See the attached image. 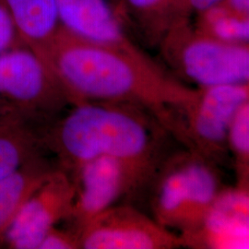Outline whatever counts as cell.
I'll use <instances>...</instances> for the list:
<instances>
[{"instance_id": "obj_4", "label": "cell", "mask_w": 249, "mask_h": 249, "mask_svg": "<svg viewBox=\"0 0 249 249\" xmlns=\"http://www.w3.org/2000/svg\"><path fill=\"white\" fill-rule=\"evenodd\" d=\"M159 46L178 78L197 87L249 83V45L220 41L197 30L190 19L170 27Z\"/></svg>"}, {"instance_id": "obj_1", "label": "cell", "mask_w": 249, "mask_h": 249, "mask_svg": "<svg viewBox=\"0 0 249 249\" xmlns=\"http://www.w3.org/2000/svg\"><path fill=\"white\" fill-rule=\"evenodd\" d=\"M61 84L71 106L110 102L142 107L177 139L181 110L196 96L149 55L98 45L62 27L38 54Z\"/></svg>"}, {"instance_id": "obj_22", "label": "cell", "mask_w": 249, "mask_h": 249, "mask_svg": "<svg viewBox=\"0 0 249 249\" xmlns=\"http://www.w3.org/2000/svg\"><path fill=\"white\" fill-rule=\"evenodd\" d=\"M13 110H16V109L10 107L9 105L4 103V102H0V116H4L5 114L11 112Z\"/></svg>"}, {"instance_id": "obj_3", "label": "cell", "mask_w": 249, "mask_h": 249, "mask_svg": "<svg viewBox=\"0 0 249 249\" xmlns=\"http://www.w3.org/2000/svg\"><path fill=\"white\" fill-rule=\"evenodd\" d=\"M186 150L169 153L149 184L152 218L179 234L196 229L224 188L216 164Z\"/></svg>"}, {"instance_id": "obj_13", "label": "cell", "mask_w": 249, "mask_h": 249, "mask_svg": "<svg viewBox=\"0 0 249 249\" xmlns=\"http://www.w3.org/2000/svg\"><path fill=\"white\" fill-rule=\"evenodd\" d=\"M23 43L37 54L60 30L55 0H5Z\"/></svg>"}, {"instance_id": "obj_12", "label": "cell", "mask_w": 249, "mask_h": 249, "mask_svg": "<svg viewBox=\"0 0 249 249\" xmlns=\"http://www.w3.org/2000/svg\"><path fill=\"white\" fill-rule=\"evenodd\" d=\"M55 169L40 154L0 178V247L27 199Z\"/></svg>"}, {"instance_id": "obj_14", "label": "cell", "mask_w": 249, "mask_h": 249, "mask_svg": "<svg viewBox=\"0 0 249 249\" xmlns=\"http://www.w3.org/2000/svg\"><path fill=\"white\" fill-rule=\"evenodd\" d=\"M31 121L17 110L0 116V178L41 154L45 146Z\"/></svg>"}, {"instance_id": "obj_10", "label": "cell", "mask_w": 249, "mask_h": 249, "mask_svg": "<svg viewBox=\"0 0 249 249\" xmlns=\"http://www.w3.org/2000/svg\"><path fill=\"white\" fill-rule=\"evenodd\" d=\"M180 236L190 249H249V187H224L196 229Z\"/></svg>"}, {"instance_id": "obj_6", "label": "cell", "mask_w": 249, "mask_h": 249, "mask_svg": "<svg viewBox=\"0 0 249 249\" xmlns=\"http://www.w3.org/2000/svg\"><path fill=\"white\" fill-rule=\"evenodd\" d=\"M0 102L32 120L51 119L71 105L53 72L26 45L0 53Z\"/></svg>"}, {"instance_id": "obj_5", "label": "cell", "mask_w": 249, "mask_h": 249, "mask_svg": "<svg viewBox=\"0 0 249 249\" xmlns=\"http://www.w3.org/2000/svg\"><path fill=\"white\" fill-rule=\"evenodd\" d=\"M249 101V83L197 87L180 112L178 142L215 164L223 161L231 120Z\"/></svg>"}, {"instance_id": "obj_7", "label": "cell", "mask_w": 249, "mask_h": 249, "mask_svg": "<svg viewBox=\"0 0 249 249\" xmlns=\"http://www.w3.org/2000/svg\"><path fill=\"white\" fill-rule=\"evenodd\" d=\"M83 249H175L185 248L180 234L129 205L112 206L80 231Z\"/></svg>"}, {"instance_id": "obj_20", "label": "cell", "mask_w": 249, "mask_h": 249, "mask_svg": "<svg viewBox=\"0 0 249 249\" xmlns=\"http://www.w3.org/2000/svg\"><path fill=\"white\" fill-rule=\"evenodd\" d=\"M223 1V0H177L173 24L181 19H190L191 16H196L205 10L221 4Z\"/></svg>"}, {"instance_id": "obj_15", "label": "cell", "mask_w": 249, "mask_h": 249, "mask_svg": "<svg viewBox=\"0 0 249 249\" xmlns=\"http://www.w3.org/2000/svg\"><path fill=\"white\" fill-rule=\"evenodd\" d=\"M148 42L160 43L174 22L177 0H120Z\"/></svg>"}, {"instance_id": "obj_21", "label": "cell", "mask_w": 249, "mask_h": 249, "mask_svg": "<svg viewBox=\"0 0 249 249\" xmlns=\"http://www.w3.org/2000/svg\"><path fill=\"white\" fill-rule=\"evenodd\" d=\"M221 4L233 13L249 18V0H223Z\"/></svg>"}, {"instance_id": "obj_19", "label": "cell", "mask_w": 249, "mask_h": 249, "mask_svg": "<svg viewBox=\"0 0 249 249\" xmlns=\"http://www.w3.org/2000/svg\"><path fill=\"white\" fill-rule=\"evenodd\" d=\"M80 234L74 230L60 229L56 225L46 232L38 249H79Z\"/></svg>"}, {"instance_id": "obj_18", "label": "cell", "mask_w": 249, "mask_h": 249, "mask_svg": "<svg viewBox=\"0 0 249 249\" xmlns=\"http://www.w3.org/2000/svg\"><path fill=\"white\" fill-rule=\"evenodd\" d=\"M23 45L5 0H0V53Z\"/></svg>"}, {"instance_id": "obj_2", "label": "cell", "mask_w": 249, "mask_h": 249, "mask_svg": "<svg viewBox=\"0 0 249 249\" xmlns=\"http://www.w3.org/2000/svg\"><path fill=\"white\" fill-rule=\"evenodd\" d=\"M72 107L42 136L44 146L59 160L58 168L71 175L83 163L107 156L124 165L134 195L148 187L169 154L165 144L171 134L156 117L142 107L122 103Z\"/></svg>"}, {"instance_id": "obj_16", "label": "cell", "mask_w": 249, "mask_h": 249, "mask_svg": "<svg viewBox=\"0 0 249 249\" xmlns=\"http://www.w3.org/2000/svg\"><path fill=\"white\" fill-rule=\"evenodd\" d=\"M197 30L220 41L249 45V18L237 15L219 4L196 15Z\"/></svg>"}, {"instance_id": "obj_8", "label": "cell", "mask_w": 249, "mask_h": 249, "mask_svg": "<svg viewBox=\"0 0 249 249\" xmlns=\"http://www.w3.org/2000/svg\"><path fill=\"white\" fill-rule=\"evenodd\" d=\"M75 197L71 176L56 168L27 199L7 231L4 246L38 249L46 232L70 218Z\"/></svg>"}, {"instance_id": "obj_11", "label": "cell", "mask_w": 249, "mask_h": 249, "mask_svg": "<svg viewBox=\"0 0 249 249\" xmlns=\"http://www.w3.org/2000/svg\"><path fill=\"white\" fill-rule=\"evenodd\" d=\"M60 25L84 40L148 55L127 36L119 16L107 0H55Z\"/></svg>"}, {"instance_id": "obj_9", "label": "cell", "mask_w": 249, "mask_h": 249, "mask_svg": "<svg viewBox=\"0 0 249 249\" xmlns=\"http://www.w3.org/2000/svg\"><path fill=\"white\" fill-rule=\"evenodd\" d=\"M75 197L69 220L79 232L92 219L122 196H134L130 178L119 160L101 156L83 163L71 174Z\"/></svg>"}, {"instance_id": "obj_17", "label": "cell", "mask_w": 249, "mask_h": 249, "mask_svg": "<svg viewBox=\"0 0 249 249\" xmlns=\"http://www.w3.org/2000/svg\"><path fill=\"white\" fill-rule=\"evenodd\" d=\"M227 148L233 158L236 185L249 187V101L238 109L231 120Z\"/></svg>"}]
</instances>
